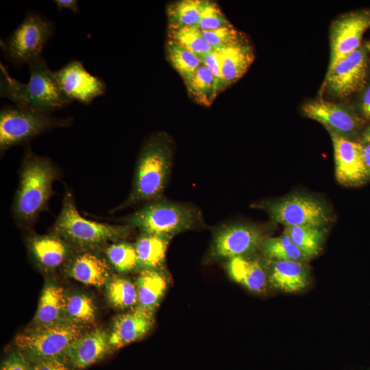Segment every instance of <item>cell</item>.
Listing matches in <instances>:
<instances>
[{
  "label": "cell",
  "mask_w": 370,
  "mask_h": 370,
  "mask_svg": "<svg viewBox=\"0 0 370 370\" xmlns=\"http://www.w3.org/2000/svg\"><path fill=\"white\" fill-rule=\"evenodd\" d=\"M261 247L265 256L271 260L304 262L310 260L285 233L280 236L266 238Z\"/></svg>",
  "instance_id": "1f68e13d"
},
{
  "label": "cell",
  "mask_w": 370,
  "mask_h": 370,
  "mask_svg": "<svg viewBox=\"0 0 370 370\" xmlns=\"http://www.w3.org/2000/svg\"><path fill=\"white\" fill-rule=\"evenodd\" d=\"M232 25L219 5L214 1L206 0L200 20L197 25L201 30H214Z\"/></svg>",
  "instance_id": "e575fe53"
},
{
  "label": "cell",
  "mask_w": 370,
  "mask_h": 370,
  "mask_svg": "<svg viewBox=\"0 0 370 370\" xmlns=\"http://www.w3.org/2000/svg\"><path fill=\"white\" fill-rule=\"evenodd\" d=\"M134 228L125 224H110L89 220L78 212L74 195L66 187L62 208L51 232L66 241L77 251L97 250L109 243L121 241Z\"/></svg>",
  "instance_id": "277c9868"
},
{
  "label": "cell",
  "mask_w": 370,
  "mask_h": 370,
  "mask_svg": "<svg viewBox=\"0 0 370 370\" xmlns=\"http://www.w3.org/2000/svg\"><path fill=\"white\" fill-rule=\"evenodd\" d=\"M109 302L119 309H127L138 304L136 285L127 278L114 275L106 284Z\"/></svg>",
  "instance_id": "4dcf8cb0"
},
{
  "label": "cell",
  "mask_w": 370,
  "mask_h": 370,
  "mask_svg": "<svg viewBox=\"0 0 370 370\" xmlns=\"http://www.w3.org/2000/svg\"><path fill=\"white\" fill-rule=\"evenodd\" d=\"M66 299L61 287L53 284L46 285L34 317L36 326L51 325L68 321L65 317Z\"/></svg>",
  "instance_id": "cb8c5ba5"
},
{
  "label": "cell",
  "mask_w": 370,
  "mask_h": 370,
  "mask_svg": "<svg viewBox=\"0 0 370 370\" xmlns=\"http://www.w3.org/2000/svg\"><path fill=\"white\" fill-rule=\"evenodd\" d=\"M367 66L366 51L360 47L328 69L325 88L339 98L352 95L364 86Z\"/></svg>",
  "instance_id": "7c38bea8"
},
{
  "label": "cell",
  "mask_w": 370,
  "mask_h": 370,
  "mask_svg": "<svg viewBox=\"0 0 370 370\" xmlns=\"http://www.w3.org/2000/svg\"><path fill=\"white\" fill-rule=\"evenodd\" d=\"M60 171L49 158L25 150L18 171V184L12 205L15 223L29 230L53 195V184Z\"/></svg>",
  "instance_id": "6da1fadb"
},
{
  "label": "cell",
  "mask_w": 370,
  "mask_h": 370,
  "mask_svg": "<svg viewBox=\"0 0 370 370\" xmlns=\"http://www.w3.org/2000/svg\"><path fill=\"white\" fill-rule=\"evenodd\" d=\"M258 206L264 209L273 221L285 227L311 225L323 227L331 219L328 207L311 195H291Z\"/></svg>",
  "instance_id": "9c48e42d"
},
{
  "label": "cell",
  "mask_w": 370,
  "mask_h": 370,
  "mask_svg": "<svg viewBox=\"0 0 370 370\" xmlns=\"http://www.w3.org/2000/svg\"><path fill=\"white\" fill-rule=\"evenodd\" d=\"M166 54L171 66L184 82L202 64L201 58L171 40L166 42Z\"/></svg>",
  "instance_id": "d6a6232c"
},
{
  "label": "cell",
  "mask_w": 370,
  "mask_h": 370,
  "mask_svg": "<svg viewBox=\"0 0 370 370\" xmlns=\"http://www.w3.org/2000/svg\"><path fill=\"white\" fill-rule=\"evenodd\" d=\"M29 79L23 83L12 77L6 67L0 64V96L14 105L51 113L69 104L54 75L42 56L28 64Z\"/></svg>",
  "instance_id": "3957f363"
},
{
  "label": "cell",
  "mask_w": 370,
  "mask_h": 370,
  "mask_svg": "<svg viewBox=\"0 0 370 370\" xmlns=\"http://www.w3.org/2000/svg\"><path fill=\"white\" fill-rule=\"evenodd\" d=\"M96 308L92 300L84 295H73L66 299L65 317L68 321L82 325L95 319Z\"/></svg>",
  "instance_id": "836d02e7"
},
{
  "label": "cell",
  "mask_w": 370,
  "mask_h": 370,
  "mask_svg": "<svg viewBox=\"0 0 370 370\" xmlns=\"http://www.w3.org/2000/svg\"><path fill=\"white\" fill-rule=\"evenodd\" d=\"M152 312L137 307L119 314L114 320L109 334L111 349H118L145 336L152 328Z\"/></svg>",
  "instance_id": "e0dca14e"
},
{
  "label": "cell",
  "mask_w": 370,
  "mask_h": 370,
  "mask_svg": "<svg viewBox=\"0 0 370 370\" xmlns=\"http://www.w3.org/2000/svg\"><path fill=\"white\" fill-rule=\"evenodd\" d=\"M362 140L365 143H370V127L363 132Z\"/></svg>",
  "instance_id": "7bdbcfd3"
},
{
  "label": "cell",
  "mask_w": 370,
  "mask_h": 370,
  "mask_svg": "<svg viewBox=\"0 0 370 370\" xmlns=\"http://www.w3.org/2000/svg\"><path fill=\"white\" fill-rule=\"evenodd\" d=\"M323 228L311 225L286 226L284 233L310 260L321 249L325 234Z\"/></svg>",
  "instance_id": "484cf974"
},
{
  "label": "cell",
  "mask_w": 370,
  "mask_h": 370,
  "mask_svg": "<svg viewBox=\"0 0 370 370\" xmlns=\"http://www.w3.org/2000/svg\"><path fill=\"white\" fill-rule=\"evenodd\" d=\"M367 47H368V49H369V51H370V43H369V45H368V46H367Z\"/></svg>",
  "instance_id": "ee69618b"
},
{
  "label": "cell",
  "mask_w": 370,
  "mask_h": 370,
  "mask_svg": "<svg viewBox=\"0 0 370 370\" xmlns=\"http://www.w3.org/2000/svg\"><path fill=\"white\" fill-rule=\"evenodd\" d=\"M301 110L307 117L321 123L326 129L349 139L361 124L360 119L348 108L323 99L308 101Z\"/></svg>",
  "instance_id": "9a60e30c"
},
{
  "label": "cell",
  "mask_w": 370,
  "mask_h": 370,
  "mask_svg": "<svg viewBox=\"0 0 370 370\" xmlns=\"http://www.w3.org/2000/svg\"><path fill=\"white\" fill-rule=\"evenodd\" d=\"M72 117L60 118L16 105H7L0 110V153L26 144L36 136L53 128L69 127Z\"/></svg>",
  "instance_id": "8992f818"
},
{
  "label": "cell",
  "mask_w": 370,
  "mask_h": 370,
  "mask_svg": "<svg viewBox=\"0 0 370 370\" xmlns=\"http://www.w3.org/2000/svg\"><path fill=\"white\" fill-rule=\"evenodd\" d=\"M54 75L62 92L71 101L88 104L106 91L104 81L88 72L79 61L69 62Z\"/></svg>",
  "instance_id": "5bb4252c"
},
{
  "label": "cell",
  "mask_w": 370,
  "mask_h": 370,
  "mask_svg": "<svg viewBox=\"0 0 370 370\" xmlns=\"http://www.w3.org/2000/svg\"><path fill=\"white\" fill-rule=\"evenodd\" d=\"M370 28V10L344 14L330 27V60L328 68L360 47L364 33Z\"/></svg>",
  "instance_id": "8fae6325"
},
{
  "label": "cell",
  "mask_w": 370,
  "mask_h": 370,
  "mask_svg": "<svg viewBox=\"0 0 370 370\" xmlns=\"http://www.w3.org/2000/svg\"><path fill=\"white\" fill-rule=\"evenodd\" d=\"M221 70V90L240 79L254 60L251 45L243 40L219 49Z\"/></svg>",
  "instance_id": "44dd1931"
},
{
  "label": "cell",
  "mask_w": 370,
  "mask_h": 370,
  "mask_svg": "<svg viewBox=\"0 0 370 370\" xmlns=\"http://www.w3.org/2000/svg\"><path fill=\"white\" fill-rule=\"evenodd\" d=\"M361 108L364 116L367 119H370V86L363 95Z\"/></svg>",
  "instance_id": "60d3db41"
},
{
  "label": "cell",
  "mask_w": 370,
  "mask_h": 370,
  "mask_svg": "<svg viewBox=\"0 0 370 370\" xmlns=\"http://www.w3.org/2000/svg\"><path fill=\"white\" fill-rule=\"evenodd\" d=\"M172 159V149L167 136L163 134L151 136L140 150L130 194L110 213L162 197L171 174Z\"/></svg>",
  "instance_id": "7a4b0ae2"
},
{
  "label": "cell",
  "mask_w": 370,
  "mask_h": 370,
  "mask_svg": "<svg viewBox=\"0 0 370 370\" xmlns=\"http://www.w3.org/2000/svg\"><path fill=\"white\" fill-rule=\"evenodd\" d=\"M27 245L38 265L47 270L54 269L66 263L74 254L73 248L53 232L41 235L30 233L27 238Z\"/></svg>",
  "instance_id": "ac0fdd59"
},
{
  "label": "cell",
  "mask_w": 370,
  "mask_h": 370,
  "mask_svg": "<svg viewBox=\"0 0 370 370\" xmlns=\"http://www.w3.org/2000/svg\"><path fill=\"white\" fill-rule=\"evenodd\" d=\"M269 282L284 293H297L309 284L310 269L306 262L271 260L268 270Z\"/></svg>",
  "instance_id": "ffe728a7"
},
{
  "label": "cell",
  "mask_w": 370,
  "mask_h": 370,
  "mask_svg": "<svg viewBox=\"0 0 370 370\" xmlns=\"http://www.w3.org/2000/svg\"><path fill=\"white\" fill-rule=\"evenodd\" d=\"M119 221L138 229L140 233L172 236L205 224L201 212L195 206L163 197L143 204Z\"/></svg>",
  "instance_id": "5b68a950"
},
{
  "label": "cell",
  "mask_w": 370,
  "mask_h": 370,
  "mask_svg": "<svg viewBox=\"0 0 370 370\" xmlns=\"http://www.w3.org/2000/svg\"><path fill=\"white\" fill-rule=\"evenodd\" d=\"M213 49H222L243 40L241 33L233 25L214 30H201Z\"/></svg>",
  "instance_id": "d590c367"
},
{
  "label": "cell",
  "mask_w": 370,
  "mask_h": 370,
  "mask_svg": "<svg viewBox=\"0 0 370 370\" xmlns=\"http://www.w3.org/2000/svg\"><path fill=\"white\" fill-rule=\"evenodd\" d=\"M184 82L189 95L205 106L212 103L219 91L213 75L203 64Z\"/></svg>",
  "instance_id": "4316f807"
},
{
  "label": "cell",
  "mask_w": 370,
  "mask_h": 370,
  "mask_svg": "<svg viewBox=\"0 0 370 370\" xmlns=\"http://www.w3.org/2000/svg\"><path fill=\"white\" fill-rule=\"evenodd\" d=\"M363 158L365 166L370 175V143L363 145Z\"/></svg>",
  "instance_id": "b9f144b4"
},
{
  "label": "cell",
  "mask_w": 370,
  "mask_h": 370,
  "mask_svg": "<svg viewBox=\"0 0 370 370\" xmlns=\"http://www.w3.org/2000/svg\"><path fill=\"white\" fill-rule=\"evenodd\" d=\"M96 250L77 251L65 263V272L86 285L101 286L111 276V266Z\"/></svg>",
  "instance_id": "d6986e66"
},
{
  "label": "cell",
  "mask_w": 370,
  "mask_h": 370,
  "mask_svg": "<svg viewBox=\"0 0 370 370\" xmlns=\"http://www.w3.org/2000/svg\"><path fill=\"white\" fill-rule=\"evenodd\" d=\"M160 267L141 269L136 281L138 307L153 312L162 299L167 280Z\"/></svg>",
  "instance_id": "603a6c76"
},
{
  "label": "cell",
  "mask_w": 370,
  "mask_h": 370,
  "mask_svg": "<svg viewBox=\"0 0 370 370\" xmlns=\"http://www.w3.org/2000/svg\"><path fill=\"white\" fill-rule=\"evenodd\" d=\"M29 370H74L64 358H56L29 362Z\"/></svg>",
  "instance_id": "74e56055"
},
{
  "label": "cell",
  "mask_w": 370,
  "mask_h": 370,
  "mask_svg": "<svg viewBox=\"0 0 370 370\" xmlns=\"http://www.w3.org/2000/svg\"><path fill=\"white\" fill-rule=\"evenodd\" d=\"M110 350L109 334L99 328L75 339L64 358L73 369L82 370L103 359Z\"/></svg>",
  "instance_id": "2e32d148"
},
{
  "label": "cell",
  "mask_w": 370,
  "mask_h": 370,
  "mask_svg": "<svg viewBox=\"0 0 370 370\" xmlns=\"http://www.w3.org/2000/svg\"><path fill=\"white\" fill-rule=\"evenodd\" d=\"M262 231L248 223H225L212 231L210 256L227 259L248 256L262 246L264 241Z\"/></svg>",
  "instance_id": "30bf717a"
},
{
  "label": "cell",
  "mask_w": 370,
  "mask_h": 370,
  "mask_svg": "<svg viewBox=\"0 0 370 370\" xmlns=\"http://www.w3.org/2000/svg\"><path fill=\"white\" fill-rule=\"evenodd\" d=\"M82 328L70 321L36 326L18 334L15 344L29 362L64 358L70 345L82 335Z\"/></svg>",
  "instance_id": "52a82bcc"
},
{
  "label": "cell",
  "mask_w": 370,
  "mask_h": 370,
  "mask_svg": "<svg viewBox=\"0 0 370 370\" xmlns=\"http://www.w3.org/2000/svg\"><path fill=\"white\" fill-rule=\"evenodd\" d=\"M104 252L110 266L119 273H130L140 268L134 244L119 241L106 245Z\"/></svg>",
  "instance_id": "83f0119b"
},
{
  "label": "cell",
  "mask_w": 370,
  "mask_h": 370,
  "mask_svg": "<svg viewBox=\"0 0 370 370\" xmlns=\"http://www.w3.org/2000/svg\"><path fill=\"white\" fill-rule=\"evenodd\" d=\"M202 64L206 66L213 75L217 85L221 90V70L219 49H213L202 59Z\"/></svg>",
  "instance_id": "8d00e7d4"
},
{
  "label": "cell",
  "mask_w": 370,
  "mask_h": 370,
  "mask_svg": "<svg viewBox=\"0 0 370 370\" xmlns=\"http://www.w3.org/2000/svg\"><path fill=\"white\" fill-rule=\"evenodd\" d=\"M53 31L51 21L36 12H27L14 31L0 41L5 59L16 67L28 64L42 56Z\"/></svg>",
  "instance_id": "ba28073f"
},
{
  "label": "cell",
  "mask_w": 370,
  "mask_h": 370,
  "mask_svg": "<svg viewBox=\"0 0 370 370\" xmlns=\"http://www.w3.org/2000/svg\"><path fill=\"white\" fill-rule=\"evenodd\" d=\"M227 270L230 277L248 290L261 293L266 290L269 281L268 271L263 262L247 256L228 260Z\"/></svg>",
  "instance_id": "7402d4cb"
},
{
  "label": "cell",
  "mask_w": 370,
  "mask_h": 370,
  "mask_svg": "<svg viewBox=\"0 0 370 370\" xmlns=\"http://www.w3.org/2000/svg\"><path fill=\"white\" fill-rule=\"evenodd\" d=\"M206 0H180L166 8L169 27L197 26Z\"/></svg>",
  "instance_id": "f1b7e54d"
},
{
  "label": "cell",
  "mask_w": 370,
  "mask_h": 370,
  "mask_svg": "<svg viewBox=\"0 0 370 370\" xmlns=\"http://www.w3.org/2000/svg\"><path fill=\"white\" fill-rule=\"evenodd\" d=\"M332 142L336 180L345 186H356L369 179L363 158V145L327 129Z\"/></svg>",
  "instance_id": "4fadbf2b"
},
{
  "label": "cell",
  "mask_w": 370,
  "mask_h": 370,
  "mask_svg": "<svg viewBox=\"0 0 370 370\" xmlns=\"http://www.w3.org/2000/svg\"><path fill=\"white\" fill-rule=\"evenodd\" d=\"M172 236L140 233L135 242L141 269H154L160 267L164 262L168 245Z\"/></svg>",
  "instance_id": "d4e9b609"
},
{
  "label": "cell",
  "mask_w": 370,
  "mask_h": 370,
  "mask_svg": "<svg viewBox=\"0 0 370 370\" xmlns=\"http://www.w3.org/2000/svg\"><path fill=\"white\" fill-rule=\"evenodd\" d=\"M1 370H29V364L19 352H11L3 360Z\"/></svg>",
  "instance_id": "f35d334b"
},
{
  "label": "cell",
  "mask_w": 370,
  "mask_h": 370,
  "mask_svg": "<svg viewBox=\"0 0 370 370\" xmlns=\"http://www.w3.org/2000/svg\"><path fill=\"white\" fill-rule=\"evenodd\" d=\"M53 2L60 10L69 9L75 13L79 11L78 3L76 0H55Z\"/></svg>",
  "instance_id": "ab89813d"
},
{
  "label": "cell",
  "mask_w": 370,
  "mask_h": 370,
  "mask_svg": "<svg viewBox=\"0 0 370 370\" xmlns=\"http://www.w3.org/2000/svg\"><path fill=\"white\" fill-rule=\"evenodd\" d=\"M169 38L201 59L213 50L197 26L169 27Z\"/></svg>",
  "instance_id": "f546056e"
}]
</instances>
